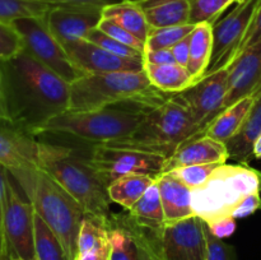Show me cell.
I'll use <instances>...</instances> for the list:
<instances>
[{"label": "cell", "instance_id": "obj_1", "mask_svg": "<svg viewBox=\"0 0 261 260\" xmlns=\"http://www.w3.org/2000/svg\"><path fill=\"white\" fill-rule=\"evenodd\" d=\"M69 105L68 82L25 50L0 63V125L37 138Z\"/></svg>", "mask_w": 261, "mask_h": 260}, {"label": "cell", "instance_id": "obj_2", "mask_svg": "<svg viewBox=\"0 0 261 260\" xmlns=\"http://www.w3.org/2000/svg\"><path fill=\"white\" fill-rule=\"evenodd\" d=\"M98 110H66L51 119L40 135L68 138L86 145L106 144L130 137L138 129L149 109L135 101Z\"/></svg>", "mask_w": 261, "mask_h": 260}, {"label": "cell", "instance_id": "obj_3", "mask_svg": "<svg viewBox=\"0 0 261 260\" xmlns=\"http://www.w3.org/2000/svg\"><path fill=\"white\" fill-rule=\"evenodd\" d=\"M40 168L70 194L87 214L109 219L111 216L107 188L87 162L81 147L40 142Z\"/></svg>", "mask_w": 261, "mask_h": 260}, {"label": "cell", "instance_id": "obj_4", "mask_svg": "<svg viewBox=\"0 0 261 260\" xmlns=\"http://www.w3.org/2000/svg\"><path fill=\"white\" fill-rule=\"evenodd\" d=\"M13 177L30 199L36 213L56 235L66 259L74 260L76 237L86 211L42 168H31Z\"/></svg>", "mask_w": 261, "mask_h": 260}, {"label": "cell", "instance_id": "obj_5", "mask_svg": "<svg viewBox=\"0 0 261 260\" xmlns=\"http://www.w3.org/2000/svg\"><path fill=\"white\" fill-rule=\"evenodd\" d=\"M69 110H98L127 101L140 102L149 109L168 97L150 84L144 69L140 71L84 74L69 84Z\"/></svg>", "mask_w": 261, "mask_h": 260}, {"label": "cell", "instance_id": "obj_6", "mask_svg": "<svg viewBox=\"0 0 261 260\" xmlns=\"http://www.w3.org/2000/svg\"><path fill=\"white\" fill-rule=\"evenodd\" d=\"M196 135L201 134L188 109L171 94L163 103L147 112L130 137L101 145L150 153L167 160L178 145Z\"/></svg>", "mask_w": 261, "mask_h": 260}, {"label": "cell", "instance_id": "obj_7", "mask_svg": "<svg viewBox=\"0 0 261 260\" xmlns=\"http://www.w3.org/2000/svg\"><path fill=\"white\" fill-rule=\"evenodd\" d=\"M254 193H261V171L249 163L219 165L206 183L191 193L194 216L205 223L228 217Z\"/></svg>", "mask_w": 261, "mask_h": 260}, {"label": "cell", "instance_id": "obj_8", "mask_svg": "<svg viewBox=\"0 0 261 260\" xmlns=\"http://www.w3.org/2000/svg\"><path fill=\"white\" fill-rule=\"evenodd\" d=\"M45 17L19 18L10 24L19 33L24 50L31 56L70 84L84 73L71 63L64 46L47 28Z\"/></svg>", "mask_w": 261, "mask_h": 260}, {"label": "cell", "instance_id": "obj_9", "mask_svg": "<svg viewBox=\"0 0 261 260\" xmlns=\"http://www.w3.org/2000/svg\"><path fill=\"white\" fill-rule=\"evenodd\" d=\"M8 175L5 194L3 233L10 256L36 260L35 255V208L22 189ZM19 186V185H18Z\"/></svg>", "mask_w": 261, "mask_h": 260}, {"label": "cell", "instance_id": "obj_10", "mask_svg": "<svg viewBox=\"0 0 261 260\" xmlns=\"http://www.w3.org/2000/svg\"><path fill=\"white\" fill-rule=\"evenodd\" d=\"M81 148L84 150L87 162L106 188L127 173H149L158 176L166 161L162 155L125 148H112L101 144L84 145Z\"/></svg>", "mask_w": 261, "mask_h": 260}, {"label": "cell", "instance_id": "obj_11", "mask_svg": "<svg viewBox=\"0 0 261 260\" xmlns=\"http://www.w3.org/2000/svg\"><path fill=\"white\" fill-rule=\"evenodd\" d=\"M261 0H244L213 24V48L205 75L226 69L240 54ZM204 75V76H205Z\"/></svg>", "mask_w": 261, "mask_h": 260}, {"label": "cell", "instance_id": "obj_12", "mask_svg": "<svg viewBox=\"0 0 261 260\" xmlns=\"http://www.w3.org/2000/svg\"><path fill=\"white\" fill-rule=\"evenodd\" d=\"M228 92V68L214 71L173 96L188 109L200 134L223 111Z\"/></svg>", "mask_w": 261, "mask_h": 260}, {"label": "cell", "instance_id": "obj_13", "mask_svg": "<svg viewBox=\"0 0 261 260\" xmlns=\"http://www.w3.org/2000/svg\"><path fill=\"white\" fill-rule=\"evenodd\" d=\"M162 260H206L205 222L193 216L167 223L160 237Z\"/></svg>", "mask_w": 261, "mask_h": 260}, {"label": "cell", "instance_id": "obj_14", "mask_svg": "<svg viewBox=\"0 0 261 260\" xmlns=\"http://www.w3.org/2000/svg\"><path fill=\"white\" fill-rule=\"evenodd\" d=\"M103 7L96 5H55L46 14L47 28L65 47L69 43L86 40L98 27Z\"/></svg>", "mask_w": 261, "mask_h": 260}, {"label": "cell", "instance_id": "obj_15", "mask_svg": "<svg viewBox=\"0 0 261 260\" xmlns=\"http://www.w3.org/2000/svg\"><path fill=\"white\" fill-rule=\"evenodd\" d=\"M71 63L84 74L140 71L144 61L117 56L88 40H79L64 47Z\"/></svg>", "mask_w": 261, "mask_h": 260}, {"label": "cell", "instance_id": "obj_16", "mask_svg": "<svg viewBox=\"0 0 261 260\" xmlns=\"http://www.w3.org/2000/svg\"><path fill=\"white\" fill-rule=\"evenodd\" d=\"M261 92V41L245 48L228 66V92L223 111L245 97Z\"/></svg>", "mask_w": 261, "mask_h": 260}, {"label": "cell", "instance_id": "obj_17", "mask_svg": "<svg viewBox=\"0 0 261 260\" xmlns=\"http://www.w3.org/2000/svg\"><path fill=\"white\" fill-rule=\"evenodd\" d=\"M38 148L40 140L35 137L0 125V165L12 176L40 167Z\"/></svg>", "mask_w": 261, "mask_h": 260}, {"label": "cell", "instance_id": "obj_18", "mask_svg": "<svg viewBox=\"0 0 261 260\" xmlns=\"http://www.w3.org/2000/svg\"><path fill=\"white\" fill-rule=\"evenodd\" d=\"M229 160L226 143L218 142L208 135H196L178 145L177 149L165 161L161 173L184 166L226 163Z\"/></svg>", "mask_w": 261, "mask_h": 260}, {"label": "cell", "instance_id": "obj_19", "mask_svg": "<svg viewBox=\"0 0 261 260\" xmlns=\"http://www.w3.org/2000/svg\"><path fill=\"white\" fill-rule=\"evenodd\" d=\"M157 183L166 224L176 223L194 216L191 206L193 190L190 188L168 172L160 173L157 176Z\"/></svg>", "mask_w": 261, "mask_h": 260}, {"label": "cell", "instance_id": "obj_20", "mask_svg": "<svg viewBox=\"0 0 261 260\" xmlns=\"http://www.w3.org/2000/svg\"><path fill=\"white\" fill-rule=\"evenodd\" d=\"M261 135V92L257 93L256 99L251 110L247 114L244 124L239 133L226 143L228 148L229 160H234L237 163H249L252 158V145L255 140Z\"/></svg>", "mask_w": 261, "mask_h": 260}, {"label": "cell", "instance_id": "obj_21", "mask_svg": "<svg viewBox=\"0 0 261 260\" xmlns=\"http://www.w3.org/2000/svg\"><path fill=\"white\" fill-rule=\"evenodd\" d=\"M143 8L150 28L190 23L189 0H137Z\"/></svg>", "mask_w": 261, "mask_h": 260}, {"label": "cell", "instance_id": "obj_22", "mask_svg": "<svg viewBox=\"0 0 261 260\" xmlns=\"http://www.w3.org/2000/svg\"><path fill=\"white\" fill-rule=\"evenodd\" d=\"M256 96L257 94H252V96L245 97L224 111H222L204 130L203 134L208 135L218 142H229L239 133L240 127L244 124V120L246 119L247 114L256 99Z\"/></svg>", "mask_w": 261, "mask_h": 260}, {"label": "cell", "instance_id": "obj_23", "mask_svg": "<svg viewBox=\"0 0 261 260\" xmlns=\"http://www.w3.org/2000/svg\"><path fill=\"white\" fill-rule=\"evenodd\" d=\"M102 18H107L121 25L130 33L145 42L149 35L150 25L145 13L137 0H124L116 4L106 5L102 9Z\"/></svg>", "mask_w": 261, "mask_h": 260}, {"label": "cell", "instance_id": "obj_24", "mask_svg": "<svg viewBox=\"0 0 261 260\" xmlns=\"http://www.w3.org/2000/svg\"><path fill=\"white\" fill-rule=\"evenodd\" d=\"M213 48V24L199 23L190 33V55L186 69L193 78V84L200 81L211 63Z\"/></svg>", "mask_w": 261, "mask_h": 260}, {"label": "cell", "instance_id": "obj_25", "mask_svg": "<svg viewBox=\"0 0 261 260\" xmlns=\"http://www.w3.org/2000/svg\"><path fill=\"white\" fill-rule=\"evenodd\" d=\"M155 180L157 176L149 173H127L121 176L107 188L110 201L130 211Z\"/></svg>", "mask_w": 261, "mask_h": 260}, {"label": "cell", "instance_id": "obj_26", "mask_svg": "<svg viewBox=\"0 0 261 260\" xmlns=\"http://www.w3.org/2000/svg\"><path fill=\"white\" fill-rule=\"evenodd\" d=\"M144 71L150 84L162 93H180L193 84L188 69L178 64H144Z\"/></svg>", "mask_w": 261, "mask_h": 260}, {"label": "cell", "instance_id": "obj_27", "mask_svg": "<svg viewBox=\"0 0 261 260\" xmlns=\"http://www.w3.org/2000/svg\"><path fill=\"white\" fill-rule=\"evenodd\" d=\"M127 212L130 218L140 226L158 229V231L165 227L166 219L157 180L147 189L142 198Z\"/></svg>", "mask_w": 261, "mask_h": 260}, {"label": "cell", "instance_id": "obj_28", "mask_svg": "<svg viewBox=\"0 0 261 260\" xmlns=\"http://www.w3.org/2000/svg\"><path fill=\"white\" fill-rule=\"evenodd\" d=\"M110 260H139V250L132 232L111 214L109 218Z\"/></svg>", "mask_w": 261, "mask_h": 260}, {"label": "cell", "instance_id": "obj_29", "mask_svg": "<svg viewBox=\"0 0 261 260\" xmlns=\"http://www.w3.org/2000/svg\"><path fill=\"white\" fill-rule=\"evenodd\" d=\"M107 244H110L109 219L86 214L76 237V254L91 251Z\"/></svg>", "mask_w": 261, "mask_h": 260}, {"label": "cell", "instance_id": "obj_30", "mask_svg": "<svg viewBox=\"0 0 261 260\" xmlns=\"http://www.w3.org/2000/svg\"><path fill=\"white\" fill-rule=\"evenodd\" d=\"M116 218L132 232L139 250V260H162L160 251L161 231L135 223L129 214H115Z\"/></svg>", "mask_w": 261, "mask_h": 260}, {"label": "cell", "instance_id": "obj_31", "mask_svg": "<svg viewBox=\"0 0 261 260\" xmlns=\"http://www.w3.org/2000/svg\"><path fill=\"white\" fill-rule=\"evenodd\" d=\"M35 255L36 260H68L56 235L36 212Z\"/></svg>", "mask_w": 261, "mask_h": 260}, {"label": "cell", "instance_id": "obj_32", "mask_svg": "<svg viewBox=\"0 0 261 260\" xmlns=\"http://www.w3.org/2000/svg\"><path fill=\"white\" fill-rule=\"evenodd\" d=\"M53 7L36 0H0V22L10 24L19 18L45 17Z\"/></svg>", "mask_w": 261, "mask_h": 260}, {"label": "cell", "instance_id": "obj_33", "mask_svg": "<svg viewBox=\"0 0 261 260\" xmlns=\"http://www.w3.org/2000/svg\"><path fill=\"white\" fill-rule=\"evenodd\" d=\"M195 28V24L188 23L171 27L150 28L149 35L145 41V50H160V48H171L178 41L188 37ZM144 50V51H145Z\"/></svg>", "mask_w": 261, "mask_h": 260}, {"label": "cell", "instance_id": "obj_34", "mask_svg": "<svg viewBox=\"0 0 261 260\" xmlns=\"http://www.w3.org/2000/svg\"><path fill=\"white\" fill-rule=\"evenodd\" d=\"M242 0H189L190 4V23H214L221 18L224 10L233 3L239 4Z\"/></svg>", "mask_w": 261, "mask_h": 260}, {"label": "cell", "instance_id": "obj_35", "mask_svg": "<svg viewBox=\"0 0 261 260\" xmlns=\"http://www.w3.org/2000/svg\"><path fill=\"white\" fill-rule=\"evenodd\" d=\"M221 163H209V165H193V166H184V167H177L171 170L170 172L172 176L185 184L191 190L200 188L201 185L206 183L212 173L214 172ZM223 165V163H222ZM166 173V172H165Z\"/></svg>", "mask_w": 261, "mask_h": 260}, {"label": "cell", "instance_id": "obj_36", "mask_svg": "<svg viewBox=\"0 0 261 260\" xmlns=\"http://www.w3.org/2000/svg\"><path fill=\"white\" fill-rule=\"evenodd\" d=\"M86 40L91 41V42L101 46V47L105 48V50L110 51V53L115 54V55L117 56H121V58L134 59V60H140V61H143V59H144V53L135 50V48L129 47V46L119 42V41H116L115 38L110 37L109 35L102 32V31L98 30V28H94L93 31H91L89 35L87 36Z\"/></svg>", "mask_w": 261, "mask_h": 260}, {"label": "cell", "instance_id": "obj_37", "mask_svg": "<svg viewBox=\"0 0 261 260\" xmlns=\"http://www.w3.org/2000/svg\"><path fill=\"white\" fill-rule=\"evenodd\" d=\"M24 50L22 37L12 24L0 22V63L14 58Z\"/></svg>", "mask_w": 261, "mask_h": 260}, {"label": "cell", "instance_id": "obj_38", "mask_svg": "<svg viewBox=\"0 0 261 260\" xmlns=\"http://www.w3.org/2000/svg\"><path fill=\"white\" fill-rule=\"evenodd\" d=\"M97 28L101 30L102 32L106 33V35H109L110 37L119 41V42L124 43V45L129 46V47L135 48V50L144 53L145 42H143V41L139 40L137 36L130 33L129 31L122 28L121 25H119L116 22H114V20L107 19V18H102Z\"/></svg>", "mask_w": 261, "mask_h": 260}, {"label": "cell", "instance_id": "obj_39", "mask_svg": "<svg viewBox=\"0 0 261 260\" xmlns=\"http://www.w3.org/2000/svg\"><path fill=\"white\" fill-rule=\"evenodd\" d=\"M206 260H237V252L232 245L213 236L205 223Z\"/></svg>", "mask_w": 261, "mask_h": 260}, {"label": "cell", "instance_id": "obj_40", "mask_svg": "<svg viewBox=\"0 0 261 260\" xmlns=\"http://www.w3.org/2000/svg\"><path fill=\"white\" fill-rule=\"evenodd\" d=\"M206 226H208V229L212 232L213 236L223 240L234 233V231L237 228V222L236 218H233L232 216H228L216 219L213 222H209V223H206Z\"/></svg>", "mask_w": 261, "mask_h": 260}, {"label": "cell", "instance_id": "obj_41", "mask_svg": "<svg viewBox=\"0 0 261 260\" xmlns=\"http://www.w3.org/2000/svg\"><path fill=\"white\" fill-rule=\"evenodd\" d=\"M257 211H261V193H254L247 195L236 208L233 209L231 216L233 218H245L251 214L256 213Z\"/></svg>", "mask_w": 261, "mask_h": 260}, {"label": "cell", "instance_id": "obj_42", "mask_svg": "<svg viewBox=\"0 0 261 260\" xmlns=\"http://www.w3.org/2000/svg\"><path fill=\"white\" fill-rule=\"evenodd\" d=\"M144 64H154V65H163V64H176L173 54L171 48H160V50H145Z\"/></svg>", "mask_w": 261, "mask_h": 260}, {"label": "cell", "instance_id": "obj_43", "mask_svg": "<svg viewBox=\"0 0 261 260\" xmlns=\"http://www.w3.org/2000/svg\"><path fill=\"white\" fill-rule=\"evenodd\" d=\"M259 41H261V2L259 7H257L256 13H255V17L254 19H252L251 25H250V30L249 32H247L246 38H245L244 43H242L241 51L250 47V46L255 45V43H257ZM241 51H240V53H241Z\"/></svg>", "mask_w": 261, "mask_h": 260}, {"label": "cell", "instance_id": "obj_44", "mask_svg": "<svg viewBox=\"0 0 261 260\" xmlns=\"http://www.w3.org/2000/svg\"><path fill=\"white\" fill-rule=\"evenodd\" d=\"M171 51H172L176 64L186 68L189 63V55H190V35L173 45Z\"/></svg>", "mask_w": 261, "mask_h": 260}, {"label": "cell", "instance_id": "obj_45", "mask_svg": "<svg viewBox=\"0 0 261 260\" xmlns=\"http://www.w3.org/2000/svg\"><path fill=\"white\" fill-rule=\"evenodd\" d=\"M36 2L47 3L51 5H96V7H106V5L116 4L124 0H36Z\"/></svg>", "mask_w": 261, "mask_h": 260}, {"label": "cell", "instance_id": "obj_46", "mask_svg": "<svg viewBox=\"0 0 261 260\" xmlns=\"http://www.w3.org/2000/svg\"><path fill=\"white\" fill-rule=\"evenodd\" d=\"M74 260H110V244L91 251L76 254Z\"/></svg>", "mask_w": 261, "mask_h": 260}, {"label": "cell", "instance_id": "obj_47", "mask_svg": "<svg viewBox=\"0 0 261 260\" xmlns=\"http://www.w3.org/2000/svg\"><path fill=\"white\" fill-rule=\"evenodd\" d=\"M9 175V171L0 165V229L3 231V216H4V204H5V194H7V178Z\"/></svg>", "mask_w": 261, "mask_h": 260}, {"label": "cell", "instance_id": "obj_48", "mask_svg": "<svg viewBox=\"0 0 261 260\" xmlns=\"http://www.w3.org/2000/svg\"><path fill=\"white\" fill-rule=\"evenodd\" d=\"M252 157L261 160V135L255 140L254 145H252Z\"/></svg>", "mask_w": 261, "mask_h": 260}, {"label": "cell", "instance_id": "obj_49", "mask_svg": "<svg viewBox=\"0 0 261 260\" xmlns=\"http://www.w3.org/2000/svg\"><path fill=\"white\" fill-rule=\"evenodd\" d=\"M0 260H9V252H8L7 242L0 246Z\"/></svg>", "mask_w": 261, "mask_h": 260}, {"label": "cell", "instance_id": "obj_50", "mask_svg": "<svg viewBox=\"0 0 261 260\" xmlns=\"http://www.w3.org/2000/svg\"><path fill=\"white\" fill-rule=\"evenodd\" d=\"M4 244H5V237H4V233H3V231L0 229V246Z\"/></svg>", "mask_w": 261, "mask_h": 260}, {"label": "cell", "instance_id": "obj_51", "mask_svg": "<svg viewBox=\"0 0 261 260\" xmlns=\"http://www.w3.org/2000/svg\"><path fill=\"white\" fill-rule=\"evenodd\" d=\"M9 260H24V259H22V257H18V256H10L9 255Z\"/></svg>", "mask_w": 261, "mask_h": 260}, {"label": "cell", "instance_id": "obj_52", "mask_svg": "<svg viewBox=\"0 0 261 260\" xmlns=\"http://www.w3.org/2000/svg\"><path fill=\"white\" fill-rule=\"evenodd\" d=\"M242 2H244V0H242Z\"/></svg>", "mask_w": 261, "mask_h": 260}]
</instances>
